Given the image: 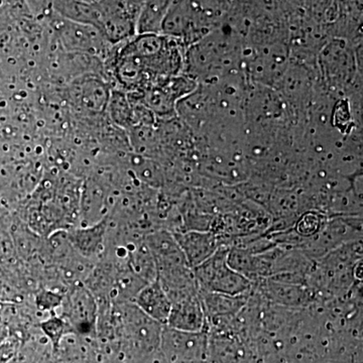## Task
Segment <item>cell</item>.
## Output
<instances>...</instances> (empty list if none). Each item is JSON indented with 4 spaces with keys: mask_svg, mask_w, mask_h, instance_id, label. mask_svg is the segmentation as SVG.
<instances>
[{
    "mask_svg": "<svg viewBox=\"0 0 363 363\" xmlns=\"http://www.w3.org/2000/svg\"><path fill=\"white\" fill-rule=\"evenodd\" d=\"M184 45L162 33H136L116 52L117 82L130 93L164 84L184 70Z\"/></svg>",
    "mask_w": 363,
    "mask_h": 363,
    "instance_id": "6da1fadb",
    "label": "cell"
},
{
    "mask_svg": "<svg viewBox=\"0 0 363 363\" xmlns=\"http://www.w3.org/2000/svg\"><path fill=\"white\" fill-rule=\"evenodd\" d=\"M227 247H220L209 259L193 269L198 290L208 293L240 296L247 292L252 281L228 264Z\"/></svg>",
    "mask_w": 363,
    "mask_h": 363,
    "instance_id": "7a4b0ae2",
    "label": "cell"
},
{
    "mask_svg": "<svg viewBox=\"0 0 363 363\" xmlns=\"http://www.w3.org/2000/svg\"><path fill=\"white\" fill-rule=\"evenodd\" d=\"M62 318L80 331H88L96 323L99 305L89 289L82 284L75 286L62 300Z\"/></svg>",
    "mask_w": 363,
    "mask_h": 363,
    "instance_id": "3957f363",
    "label": "cell"
},
{
    "mask_svg": "<svg viewBox=\"0 0 363 363\" xmlns=\"http://www.w3.org/2000/svg\"><path fill=\"white\" fill-rule=\"evenodd\" d=\"M204 307L200 294L172 303L167 324L174 330L198 332L204 326Z\"/></svg>",
    "mask_w": 363,
    "mask_h": 363,
    "instance_id": "277c9868",
    "label": "cell"
},
{
    "mask_svg": "<svg viewBox=\"0 0 363 363\" xmlns=\"http://www.w3.org/2000/svg\"><path fill=\"white\" fill-rule=\"evenodd\" d=\"M173 235L192 269L209 259L218 250L216 238L212 233L191 230L173 233Z\"/></svg>",
    "mask_w": 363,
    "mask_h": 363,
    "instance_id": "5b68a950",
    "label": "cell"
},
{
    "mask_svg": "<svg viewBox=\"0 0 363 363\" xmlns=\"http://www.w3.org/2000/svg\"><path fill=\"white\" fill-rule=\"evenodd\" d=\"M107 228L108 224L106 217L94 225L81 226L80 228L74 229L70 235H68L69 240L76 252L85 259L99 257L104 255L105 250Z\"/></svg>",
    "mask_w": 363,
    "mask_h": 363,
    "instance_id": "8992f818",
    "label": "cell"
},
{
    "mask_svg": "<svg viewBox=\"0 0 363 363\" xmlns=\"http://www.w3.org/2000/svg\"><path fill=\"white\" fill-rule=\"evenodd\" d=\"M133 303L157 323L168 321L172 303L157 279L143 286L133 298Z\"/></svg>",
    "mask_w": 363,
    "mask_h": 363,
    "instance_id": "52a82bcc",
    "label": "cell"
},
{
    "mask_svg": "<svg viewBox=\"0 0 363 363\" xmlns=\"http://www.w3.org/2000/svg\"><path fill=\"white\" fill-rule=\"evenodd\" d=\"M111 114L112 119L123 126H133L135 113H133L131 101L123 93L116 91L111 95Z\"/></svg>",
    "mask_w": 363,
    "mask_h": 363,
    "instance_id": "ba28073f",
    "label": "cell"
},
{
    "mask_svg": "<svg viewBox=\"0 0 363 363\" xmlns=\"http://www.w3.org/2000/svg\"><path fill=\"white\" fill-rule=\"evenodd\" d=\"M70 325L62 317L52 316L43 323L45 334L52 340H59L64 335Z\"/></svg>",
    "mask_w": 363,
    "mask_h": 363,
    "instance_id": "9c48e42d",
    "label": "cell"
},
{
    "mask_svg": "<svg viewBox=\"0 0 363 363\" xmlns=\"http://www.w3.org/2000/svg\"><path fill=\"white\" fill-rule=\"evenodd\" d=\"M321 225V219L315 214H307L301 219L297 226V233L300 235H313L319 231Z\"/></svg>",
    "mask_w": 363,
    "mask_h": 363,
    "instance_id": "30bf717a",
    "label": "cell"
},
{
    "mask_svg": "<svg viewBox=\"0 0 363 363\" xmlns=\"http://www.w3.org/2000/svg\"><path fill=\"white\" fill-rule=\"evenodd\" d=\"M62 300L63 297L52 291L40 293L37 297L38 306L43 310H51L52 308L59 307L62 304Z\"/></svg>",
    "mask_w": 363,
    "mask_h": 363,
    "instance_id": "8fae6325",
    "label": "cell"
},
{
    "mask_svg": "<svg viewBox=\"0 0 363 363\" xmlns=\"http://www.w3.org/2000/svg\"><path fill=\"white\" fill-rule=\"evenodd\" d=\"M7 336H9V329L0 321V345L6 340Z\"/></svg>",
    "mask_w": 363,
    "mask_h": 363,
    "instance_id": "7c38bea8",
    "label": "cell"
}]
</instances>
